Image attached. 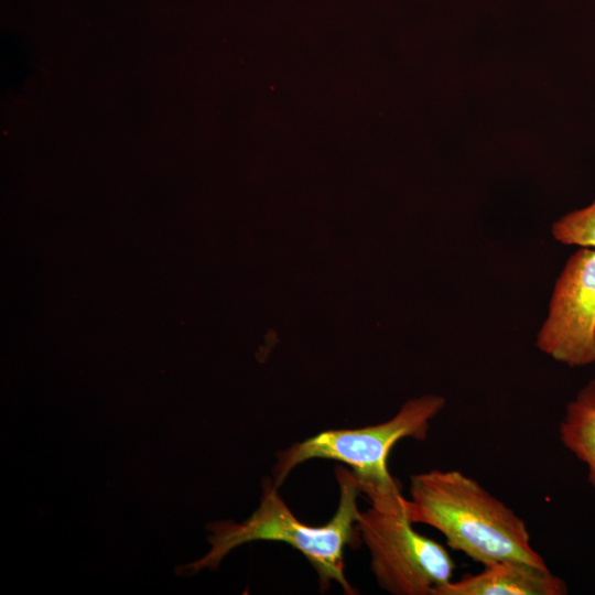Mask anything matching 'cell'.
<instances>
[{"instance_id": "6da1fadb", "label": "cell", "mask_w": 595, "mask_h": 595, "mask_svg": "<svg viewBox=\"0 0 595 595\" xmlns=\"http://www.w3.org/2000/svg\"><path fill=\"white\" fill-rule=\"evenodd\" d=\"M409 491L410 520L435 528L451 549L473 561L484 566L501 560L547 565L532 549L523 519L462 472L412 475Z\"/></svg>"}, {"instance_id": "7a4b0ae2", "label": "cell", "mask_w": 595, "mask_h": 595, "mask_svg": "<svg viewBox=\"0 0 595 595\" xmlns=\"http://www.w3.org/2000/svg\"><path fill=\"white\" fill-rule=\"evenodd\" d=\"M339 487V501L332 519L324 526H309L299 520L281 496L273 482L263 483L260 504L255 512L238 523L231 520L207 524L210 550L201 559L176 567L177 575L191 576L204 569L215 571L221 560L235 548L253 541H279L298 550L318 575L322 592L332 582L344 593L356 594L344 572V549L356 531L360 493L353 470L344 466L335 469Z\"/></svg>"}, {"instance_id": "3957f363", "label": "cell", "mask_w": 595, "mask_h": 595, "mask_svg": "<svg viewBox=\"0 0 595 595\" xmlns=\"http://www.w3.org/2000/svg\"><path fill=\"white\" fill-rule=\"evenodd\" d=\"M445 399L426 394L408 400L388 421L358 429L322 431L295 442L277 453L272 475L279 488L300 464L313 459H334L349 466L358 480L360 493L379 509L407 506L400 484L388 469V456L397 442L405 437L424 441L431 421L442 411Z\"/></svg>"}, {"instance_id": "277c9868", "label": "cell", "mask_w": 595, "mask_h": 595, "mask_svg": "<svg viewBox=\"0 0 595 595\" xmlns=\"http://www.w3.org/2000/svg\"><path fill=\"white\" fill-rule=\"evenodd\" d=\"M407 506L359 511L356 531L370 553L378 585L393 595H434L452 581L454 562L446 549L412 528Z\"/></svg>"}, {"instance_id": "5b68a950", "label": "cell", "mask_w": 595, "mask_h": 595, "mask_svg": "<svg viewBox=\"0 0 595 595\" xmlns=\"http://www.w3.org/2000/svg\"><path fill=\"white\" fill-rule=\"evenodd\" d=\"M537 346L570 367L595 363V250L584 247L567 260Z\"/></svg>"}, {"instance_id": "8992f818", "label": "cell", "mask_w": 595, "mask_h": 595, "mask_svg": "<svg viewBox=\"0 0 595 595\" xmlns=\"http://www.w3.org/2000/svg\"><path fill=\"white\" fill-rule=\"evenodd\" d=\"M565 582L548 566L517 560H501L477 574L450 581L434 595H565Z\"/></svg>"}, {"instance_id": "52a82bcc", "label": "cell", "mask_w": 595, "mask_h": 595, "mask_svg": "<svg viewBox=\"0 0 595 595\" xmlns=\"http://www.w3.org/2000/svg\"><path fill=\"white\" fill-rule=\"evenodd\" d=\"M559 433L562 444L586 465L595 490V379L567 403Z\"/></svg>"}, {"instance_id": "ba28073f", "label": "cell", "mask_w": 595, "mask_h": 595, "mask_svg": "<svg viewBox=\"0 0 595 595\" xmlns=\"http://www.w3.org/2000/svg\"><path fill=\"white\" fill-rule=\"evenodd\" d=\"M552 234L556 240L566 245L595 247V201L554 223Z\"/></svg>"}]
</instances>
